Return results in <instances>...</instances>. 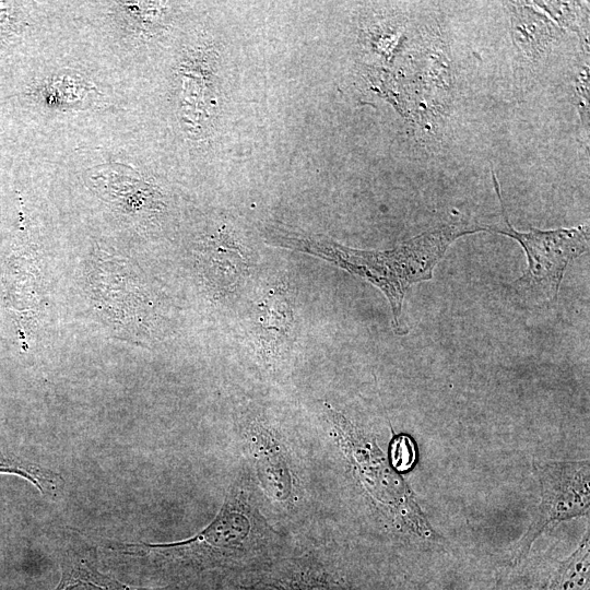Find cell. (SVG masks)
Instances as JSON below:
<instances>
[{
  "instance_id": "obj_13",
  "label": "cell",
  "mask_w": 590,
  "mask_h": 590,
  "mask_svg": "<svg viewBox=\"0 0 590 590\" xmlns=\"http://www.w3.org/2000/svg\"><path fill=\"white\" fill-rule=\"evenodd\" d=\"M532 3L548 13L560 25L576 32L588 48V30L585 22L588 14L580 2L533 1Z\"/></svg>"
},
{
  "instance_id": "obj_7",
  "label": "cell",
  "mask_w": 590,
  "mask_h": 590,
  "mask_svg": "<svg viewBox=\"0 0 590 590\" xmlns=\"http://www.w3.org/2000/svg\"><path fill=\"white\" fill-rule=\"evenodd\" d=\"M54 590H166L126 585L101 571L92 553L67 552L61 562V578Z\"/></svg>"
},
{
  "instance_id": "obj_9",
  "label": "cell",
  "mask_w": 590,
  "mask_h": 590,
  "mask_svg": "<svg viewBox=\"0 0 590 590\" xmlns=\"http://www.w3.org/2000/svg\"><path fill=\"white\" fill-rule=\"evenodd\" d=\"M511 21L514 43L520 55L530 61L540 59L552 38L548 21L527 5L517 3L512 7Z\"/></svg>"
},
{
  "instance_id": "obj_16",
  "label": "cell",
  "mask_w": 590,
  "mask_h": 590,
  "mask_svg": "<svg viewBox=\"0 0 590 590\" xmlns=\"http://www.w3.org/2000/svg\"><path fill=\"white\" fill-rule=\"evenodd\" d=\"M576 93L578 97V107L580 108V116L582 122L588 125L589 121V70L588 68L583 69L579 74L576 82Z\"/></svg>"
},
{
  "instance_id": "obj_15",
  "label": "cell",
  "mask_w": 590,
  "mask_h": 590,
  "mask_svg": "<svg viewBox=\"0 0 590 590\" xmlns=\"http://www.w3.org/2000/svg\"><path fill=\"white\" fill-rule=\"evenodd\" d=\"M391 463L400 471L408 470L412 467L415 459V449L413 441L406 435H401L392 440L391 447Z\"/></svg>"
},
{
  "instance_id": "obj_2",
  "label": "cell",
  "mask_w": 590,
  "mask_h": 590,
  "mask_svg": "<svg viewBox=\"0 0 590 590\" xmlns=\"http://www.w3.org/2000/svg\"><path fill=\"white\" fill-rule=\"evenodd\" d=\"M276 536L243 488L231 489L219 515L194 536L173 543H119L117 553L152 557L156 563L187 571L221 574L264 571L272 563Z\"/></svg>"
},
{
  "instance_id": "obj_12",
  "label": "cell",
  "mask_w": 590,
  "mask_h": 590,
  "mask_svg": "<svg viewBox=\"0 0 590 590\" xmlns=\"http://www.w3.org/2000/svg\"><path fill=\"white\" fill-rule=\"evenodd\" d=\"M117 9L128 25L142 34L152 33L161 26L165 15L162 2H117Z\"/></svg>"
},
{
  "instance_id": "obj_6",
  "label": "cell",
  "mask_w": 590,
  "mask_h": 590,
  "mask_svg": "<svg viewBox=\"0 0 590 590\" xmlns=\"http://www.w3.org/2000/svg\"><path fill=\"white\" fill-rule=\"evenodd\" d=\"M293 311L287 290L273 286L261 298L256 311V333L264 354H278L287 344Z\"/></svg>"
},
{
  "instance_id": "obj_1",
  "label": "cell",
  "mask_w": 590,
  "mask_h": 590,
  "mask_svg": "<svg viewBox=\"0 0 590 590\" xmlns=\"http://www.w3.org/2000/svg\"><path fill=\"white\" fill-rule=\"evenodd\" d=\"M480 231H484L483 225L469 227L468 224L453 222L426 231L385 251L354 249L323 236H309L278 227L270 233L269 240L321 257L377 286L390 304L394 331L404 334L406 331L400 318L410 286L433 278L435 266L455 239Z\"/></svg>"
},
{
  "instance_id": "obj_5",
  "label": "cell",
  "mask_w": 590,
  "mask_h": 590,
  "mask_svg": "<svg viewBox=\"0 0 590 590\" xmlns=\"http://www.w3.org/2000/svg\"><path fill=\"white\" fill-rule=\"evenodd\" d=\"M541 503L536 514L517 546L519 562L530 551L535 539L547 528L560 521L589 514L588 461L550 462L539 468Z\"/></svg>"
},
{
  "instance_id": "obj_11",
  "label": "cell",
  "mask_w": 590,
  "mask_h": 590,
  "mask_svg": "<svg viewBox=\"0 0 590 590\" xmlns=\"http://www.w3.org/2000/svg\"><path fill=\"white\" fill-rule=\"evenodd\" d=\"M587 532L577 550L556 570L548 590H589L590 555Z\"/></svg>"
},
{
  "instance_id": "obj_8",
  "label": "cell",
  "mask_w": 590,
  "mask_h": 590,
  "mask_svg": "<svg viewBox=\"0 0 590 590\" xmlns=\"http://www.w3.org/2000/svg\"><path fill=\"white\" fill-rule=\"evenodd\" d=\"M261 575L260 582L274 590H343L323 567L310 562L271 564Z\"/></svg>"
},
{
  "instance_id": "obj_17",
  "label": "cell",
  "mask_w": 590,
  "mask_h": 590,
  "mask_svg": "<svg viewBox=\"0 0 590 590\" xmlns=\"http://www.w3.org/2000/svg\"><path fill=\"white\" fill-rule=\"evenodd\" d=\"M202 590H257L251 585H244L236 581L233 577H226L224 575L220 580L212 582L210 586Z\"/></svg>"
},
{
  "instance_id": "obj_14",
  "label": "cell",
  "mask_w": 590,
  "mask_h": 590,
  "mask_svg": "<svg viewBox=\"0 0 590 590\" xmlns=\"http://www.w3.org/2000/svg\"><path fill=\"white\" fill-rule=\"evenodd\" d=\"M95 92L94 86L90 82L85 81L78 73L62 74L51 81L50 86H47V99L50 97L56 98L55 104L70 105L74 99L80 102L84 99L88 94Z\"/></svg>"
},
{
  "instance_id": "obj_3",
  "label": "cell",
  "mask_w": 590,
  "mask_h": 590,
  "mask_svg": "<svg viewBox=\"0 0 590 590\" xmlns=\"http://www.w3.org/2000/svg\"><path fill=\"white\" fill-rule=\"evenodd\" d=\"M494 188L502 205L504 227L484 226V231L506 235L516 239L523 248L528 268L515 282L524 293L539 294L545 299L555 300L568 263L589 249V225L570 228L529 232L516 231L508 221L502 199L499 182L493 172Z\"/></svg>"
},
{
  "instance_id": "obj_18",
  "label": "cell",
  "mask_w": 590,
  "mask_h": 590,
  "mask_svg": "<svg viewBox=\"0 0 590 590\" xmlns=\"http://www.w3.org/2000/svg\"><path fill=\"white\" fill-rule=\"evenodd\" d=\"M546 587H547L546 582L543 581L542 583L541 582L529 583V585L520 587L517 590H545Z\"/></svg>"
},
{
  "instance_id": "obj_10",
  "label": "cell",
  "mask_w": 590,
  "mask_h": 590,
  "mask_svg": "<svg viewBox=\"0 0 590 590\" xmlns=\"http://www.w3.org/2000/svg\"><path fill=\"white\" fill-rule=\"evenodd\" d=\"M0 473L24 477L45 497H57L64 486L63 477L58 472L3 451L1 448Z\"/></svg>"
},
{
  "instance_id": "obj_4",
  "label": "cell",
  "mask_w": 590,
  "mask_h": 590,
  "mask_svg": "<svg viewBox=\"0 0 590 590\" xmlns=\"http://www.w3.org/2000/svg\"><path fill=\"white\" fill-rule=\"evenodd\" d=\"M328 414L369 495L413 533L424 539L432 538L433 530L412 491L390 468L378 447L340 413L329 409Z\"/></svg>"
},
{
  "instance_id": "obj_19",
  "label": "cell",
  "mask_w": 590,
  "mask_h": 590,
  "mask_svg": "<svg viewBox=\"0 0 590 590\" xmlns=\"http://www.w3.org/2000/svg\"><path fill=\"white\" fill-rule=\"evenodd\" d=\"M412 590H423L422 588H418V587H415L414 589Z\"/></svg>"
}]
</instances>
